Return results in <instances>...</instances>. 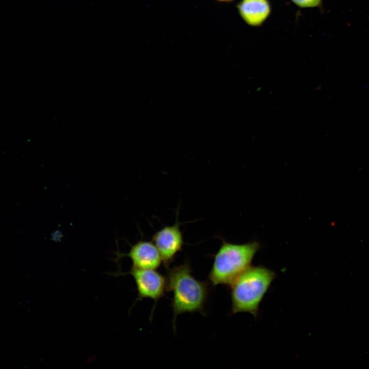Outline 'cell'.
Listing matches in <instances>:
<instances>
[{
  "instance_id": "1",
  "label": "cell",
  "mask_w": 369,
  "mask_h": 369,
  "mask_svg": "<svg viewBox=\"0 0 369 369\" xmlns=\"http://www.w3.org/2000/svg\"><path fill=\"white\" fill-rule=\"evenodd\" d=\"M166 280L167 291L171 292L173 295L171 305L174 329L176 318L179 314L199 312L204 315L208 283L194 277L188 261L167 268Z\"/></svg>"
},
{
  "instance_id": "2",
  "label": "cell",
  "mask_w": 369,
  "mask_h": 369,
  "mask_svg": "<svg viewBox=\"0 0 369 369\" xmlns=\"http://www.w3.org/2000/svg\"><path fill=\"white\" fill-rule=\"evenodd\" d=\"M275 273L263 266H250L230 284L232 313L258 315L259 306L275 278Z\"/></svg>"
},
{
  "instance_id": "3",
  "label": "cell",
  "mask_w": 369,
  "mask_h": 369,
  "mask_svg": "<svg viewBox=\"0 0 369 369\" xmlns=\"http://www.w3.org/2000/svg\"><path fill=\"white\" fill-rule=\"evenodd\" d=\"M260 248L256 241L234 244L223 241L214 257L209 280L214 286L230 285L251 262Z\"/></svg>"
},
{
  "instance_id": "4",
  "label": "cell",
  "mask_w": 369,
  "mask_h": 369,
  "mask_svg": "<svg viewBox=\"0 0 369 369\" xmlns=\"http://www.w3.org/2000/svg\"><path fill=\"white\" fill-rule=\"evenodd\" d=\"M135 280L138 293L137 300L153 299L156 303L167 291L166 277L154 269L132 267L128 273Z\"/></svg>"
},
{
  "instance_id": "5",
  "label": "cell",
  "mask_w": 369,
  "mask_h": 369,
  "mask_svg": "<svg viewBox=\"0 0 369 369\" xmlns=\"http://www.w3.org/2000/svg\"><path fill=\"white\" fill-rule=\"evenodd\" d=\"M152 241L158 249L165 266L169 267L183 244L178 221L172 225L166 226L157 231L153 236Z\"/></svg>"
},
{
  "instance_id": "6",
  "label": "cell",
  "mask_w": 369,
  "mask_h": 369,
  "mask_svg": "<svg viewBox=\"0 0 369 369\" xmlns=\"http://www.w3.org/2000/svg\"><path fill=\"white\" fill-rule=\"evenodd\" d=\"M118 260L124 257H129L132 267L141 269L158 268L162 262L161 255L153 242L140 240L132 245L129 252L116 253Z\"/></svg>"
},
{
  "instance_id": "7",
  "label": "cell",
  "mask_w": 369,
  "mask_h": 369,
  "mask_svg": "<svg viewBox=\"0 0 369 369\" xmlns=\"http://www.w3.org/2000/svg\"><path fill=\"white\" fill-rule=\"evenodd\" d=\"M238 7L242 18L252 26L261 25L270 12L267 0H243Z\"/></svg>"
},
{
  "instance_id": "8",
  "label": "cell",
  "mask_w": 369,
  "mask_h": 369,
  "mask_svg": "<svg viewBox=\"0 0 369 369\" xmlns=\"http://www.w3.org/2000/svg\"><path fill=\"white\" fill-rule=\"evenodd\" d=\"M295 4L302 8L317 7L322 0H291Z\"/></svg>"
},
{
  "instance_id": "9",
  "label": "cell",
  "mask_w": 369,
  "mask_h": 369,
  "mask_svg": "<svg viewBox=\"0 0 369 369\" xmlns=\"http://www.w3.org/2000/svg\"><path fill=\"white\" fill-rule=\"evenodd\" d=\"M219 1H232V0H219Z\"/></svg>"
}]
</instances>
